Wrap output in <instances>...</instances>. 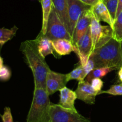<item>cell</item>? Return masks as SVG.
<instances>
[{
	"label": "cell",
	"instance_id": "9c48e42d",
	"mask_svg": "<svg viewBox=\"0 0 122 122\" xmlns=\"http://www.w3.org/2000/svg\"><path fill=\"white\" fill-rule=\"evenodd\" d=\"M67 74H61L50 70L46 78V90L49 95L54 94L66 87L67 83Z\"/></svg>",
	"mask_w": 122,
	"mask_h": 122
},
{
	"label": "cell",
	"instance_id": "30bf717a",
	"mask_svg": "<svg viewBox=\"0 0 122 122\" xmlns=\"http://www.w3.org/2000/svg\"><path fill=\"white\" fill-rule=\"evenodd\" d=\"M93 17H94V15L92 11L91 7L83 12L79 19L74 31L72 37V43L73 44H76L82 38V36L86 32L88 28L90 27Z\"/></svg>",
	"mask_w": 122,
	"mask_h": 122
},
{
	"label": "cell",
	"instance_id": "e0dca14e",
	"mask_svg": "<svg viewBox=\"0 0 122 122\" xmlns=\"http://www.w3.org/2000/svg\"><path fill=\"white\" fill-rule=\"evenodd\" d=\"M41 3L42 10V25L41 32L45 35L47 29L48 22L53 7V4L52 0H41Z\"/></svg>",
	"mask_w": 122,
	"mask_h": 122
},
{
	"label": "cell",
	"instance_id": "7c38bea8",
	"mask_svg": "<svg viewBox=\"0 0 122 122\" xmlns=\"http://www.w3.org/2000/svg\"><path fill=\"white\" fill-rule=\"evenodd\" d=\"M91 9L97 20L99 22L103 21L107 23L113 29L114 20L102 0H98L95 4L91 6Z\"/></svg>",
	"mask_w": 122,
	"mask_h": 122
},
{
	"label": "cell",
	"instance_id": "52a82bcc",
	"mask_svg": "<svg viewBox=\"0 0 122 122\" xmlns=\"http://www.w3.org/2000/svg\"><path fill=\"white\" fill-rule=\"evenodd\" d=\"M74 45V52L78 56L81 65L84 67L92 53V41L90 27L79 41Z\"/></svg>",
	"mask_w": 122,
	"mask_h": 122
},
{
	"label": "cell",
	"instance_id": "7a4b0ae2",
	"mask_svg": "<svg viewBox=\"0 0 122 122\" xmlns=\"http://www.w3.org/2000/svg\"><path fill=\"white\" fill-rule=\"evenodd\" d=\"M95 68L111 67L119 69L122 66L121 43L112 38L106 44L92 51L90 56Z\"/></svg>",
	"mask_w": 122,
	"mask_h": 122
},
{
	"label": "cell",
	"instance_id": "4dcf8cb0",
	"mask_svg": "<svg viewBox=\"0 0 122 122\" xmlns=\"http://www.w3.org/2000/svg\"><path fill=\"white\" fill-rule=\"evenodd\" d=\"M3 63H4L3 59H2V57H1V56H0V68H1V67H2L4 66Z\"/></svg>",
	"mask_w": 122,
	"mask_h": 122
},
{
	"label": "cell",
	"instance_id": "4316f807",
	"mask_svg": "<svg viewBox=\"0 0 122 122\" xmlns=\"http://www.w3.org/2000/svg\"><path fill=\"white\" fill-rule=\"evenodd\" d=\"M3 122H13V116L10 107H5L4 108V114L1 116Z\"/></svg>",
	"mask_w": 122,
	"mask_h": 122
},
{
	"label": "cell",
	"instance_id": "d6986e66",
	"mask_svg": "<svg viewBox=\"0 0 122 122\" xmlns=\"http://www.w3.org/2000/svg\"><path fill=\"white\" fill-rule=\"evenodd\" d=\"M113 70H115V69L111 67H102V68H94L86 77V81L90 82L94 78H101L106 76L107 74Z\"/></svg>",
	"mask_w": 122,
	"mask_h": 122
},
{
	"label": "cell",
	"instance_id": "44dd1931",
	"mask_svg": "<svg viewBox=\"0 0 122 122\" xmlns=\"http://www.w3.org/2000/svg\"><path fill=\"white\" fill-rule=\"evenodd\" d=\"M67 78L68 81L71 80H76L79 82L84 81L85 77L83 73V66L80 65L79 67H76L73 70L71 71L70 72L67 74Z\"/></svg>",
	"mask_w": 122,
	"mask_h": 122
},
{
	"label": "cell",
	"instance_id": "83f0119b",
	"mask_svg": "<svg viewBox=\"0 0 122 122\" xmlns=\"http://www.w3.org/2000/svg\"><path fill=\"white\" fill-rule=\"evenodd\" d=\"M82 2H84L85 4L87 5H89V6H92L93 5L95 4L97 2L98 0H80Z\"/></svg>",
	"mask_w": 122,
	"mask_h": 122
},
{
	"label": "cell",
	"instance_id": "3957f363",
	"mask_svg": "<svg viewBox=\"0 0 122 122\" xmlns=\"http://www.w3.org/2000/svg\"><path fill=\"white\" fill-rule=\"evenodd\" d=\"M49 96L45 89L35 87L26 122H51Z\"/></svg>",
	"mask_w": 122,
	"mask_h": 122
},
{
	"label": "cell",
	"instance_id": "f546056e",
	"mask_svg": "<svg viewBox=\"0 0 122 122\" xmlns=\"http://www.w3.org/2000/svg\"><path fill=\"white\" fill-rule=\"evenodd\" d=\"M118 77H119V80L121 82H122V66L119 69V72H118Z\"/></svg>",
	"mask_w": 122,
	"mask_h": 122
},
{
	"label": "cell",
	"instance_id": "603a6c76",
	"mask_svg": "<svg viewBox=\"0 0 122 122\" xmlns=\"http://www.w3.org/2000/svg\"><path fill=\"white\" fill-rule=\"evenodd\" d=\"M102 93H107L108 94L113 96H122V84L113 85L109 89L107 90H101L98 93V94Z\"/></svg>",
	"mask_w": 122,
	"mask_h": 122
},
{
	"label": "cell",
	"instance_id": "5bb4252c",
	"mask_svg": "<svg viewBox=\"0 0 122 122\" xmlns=\"http://www.w3.org/2000/svg\"><path fill=\"white\" fill-rule=\"evenodd\" d=\"M35 39L38 50L40 55L43 57L45 58L49 55H53L56 56L54 52H56L52 45V40L49 39L41 32L37 36Z\"/></svg>",
	"mask_w": 122,
	"mask_h": 122
},
{
	"label": "cell",
	"instance_id": "6da1fadb",
	"mask_svg": "<svg viewBox=\"0 0 122 122\" xmlns=\"http://www.w3.org/2000/svg\"><path fill=\"white\" fill-rule=\"evenodd\" d=\"M27 65L31 69L34 78L35 87L46 89V78L50 69L38 50L35 39L27 40L21 43L20 46Z\"/></svg>",
	"mask_w": 122,
	"mask_h": 122
},
{
	"label": "cell",
	"instance_id": "1f68e13d",
	"mask_svg": "<svg viewBox=\"0 0 122 122\" xmlns=\"http://www.w3.org/2000/svg\"><path fill=\"white\" fill-rule=\"evenodd\" d=\"M121 49H122V41L121 42Z\"/></svg>",
	"mask_w": 122,
	"mask_h": 122
},
{
	"label": "cell",
	"instance_id": "ffe728a7",
	"mask_svg": "<svg viewBox=\"0 0 122 122\" xmlns=\"http://www.w3.org/2000/svg\"><path fill=\"white\" fill-rule=\"evenodd\" d=\"M113 31V38L121 43L122 41V11L116 18Z\"/></svg>",
	"mask_w": 122,
	"mask_h": 122
},
{
	"label": "cell",
	"instance_id": "7402d4cb",
	"mask_svg": "<svg viewBox=\"0 0 122 122\" xmlns=\"http://www.w3.org/2000/svg\"><path fill=\"white\" fill-rule=\"evenodd\" d=\"M102 1L109 11L111 16L114 22L116 18V13L118 4H119V0H102Z\"/></svg>",
	"mask_w": 122,
	"mask_h": 122
},
{
	"label": "cell",
	"instance_id": "2e32d148",
	"mask_svg": "<svg viewBox=\"0 0 122 122\" xmlns=\"http://www.w3.org/2000/svg\"><path fill=\"white\" fill-rule=\"evenodd\" d=\"M52 45L58 56H64L75 50V45L72 41L67 39H57L52 41Z\"/></svg>",
	"mask_w": 122,
	"mask_h": 122
},
{
	"label": "cell",
	"instance_id": "8fae6325",
	"mask_svg": "<svg viewBox=\"0 0 122 122\" xmlns=\"http://www.w3.org/2000/svg\"><path fill=\"white\" fill-rule=\"evenodd\" d=\"M75 92L77 95V99L90 105L95 104V98L98 94V92L92 87L90 83L85 80L78 83V86Z\"/></svg>",
	"mask_w": 122,
	"mask_h": 122
},
{
	"label": "cell",
	"instance_id": "ac0fdd59",
	"mask_svg": "<svg viewBox=\"0 0 122 122\" xmlns=\"http://www.w3.org/2000/svg\"><path fill=\"white\" fill-rule=\"evenodd\" d=\"M18 28L14 26L12 28H0V47H2L7 42L11 40L16 34Z\"/></svg>",
	"mask_w": 122,
	"mask_h": 122
},
{
	"label": "cell",
	"instance_id": "f1b7e54d",
	"mask_svg": "<svg viewBox=\"0 0 122 122\" xmlns=\"http://www.w3.org/2000/svg\"><path fill=\"white\" fill-rule=\"evenodd\" d=\"M122 11V0H119V4H118V7L117 10V13H116V17Z\"/></svg>",
	"mask_w": 122,
	"mask_h": 122
},
{
	"label": "cell",
	"instance_id": "5b68a950",
	"mask_svg": "<svg viewBox=\"0 0 122 122\" xmlns=\"http://www.w3.org/2000/svg\"><path fill=\"white\" fill-rule=\"evenodd\" d=\"M90 30L92 41V51L106 44L113 38V31L112 27L109 25L102 26L95 17L92 19Z\"/></svg>",
	"mask_w": 122,
	"mask_h": 122
},
{
	"label": "cell",
	"instance_id": "d4e9b609",
	"mask_svg": "<svg viewBox=\"0 0 122 122\" xmlns=\"http://www.w3.org/2000/svg\"><path fill=\"white\" fill-rule=\"evenodd\" d=\"M91 84L92 87L94 88V89L97 91L99 93L100 91L102 90V87H103L104 82L100 78H94L91 80Z\"/></svg>",
	"mask_w": 122,
	"mask_h": 122
},
{
	"label": "cell",
	"instance_id": "d6a6232c",
	"mask_svg": "<svg viewBox=\"0 0 122 122\" xmlns=\"http://www.w3.org/2000/svg\"><path fill=\"white\" fill-rule=\"evenodd\" d=\"M38 1H39V2H41V0H38Z\"/></svg>",
	"mask_w": 122,
	"mask_h": 122
},
{
	"label": "cell",
	"instance_id": "ba28073f",
	"mask_svg": "<svg viewBox=\"0 0 122 122\" xmlns=\"http://www.w3.org/2000/svg\"><path fill=\"white\" fill-rule=\"evenodd\" d=\"M69 19V33L71 38L79 19L83 12L91 8V6L85 4L80 0H67Z\"/></svg>",
	"mask_w": 122,
	"mask_h": 122
},
{
	"label": "cell",
	"instance_id": "8992f818",
	"mask_svg": "<svg viewBox=\"0 0 122 122\" xmlns=\"http://www.w3.org/2000/svg\"><path fill=\"white\" fill-rule=\"evenodd\" d=\"M51 122H91L77 111L63 108L59 104H51L50 106Z\"/></svg>",
	"mask_w": 122,
	"mask_h": 122
},
{
	"label": "cell",
	"instance_id": "484cf974",
	"mask_svg": "<svg viewBox=\"0 0 122 122\" xmlns=\"http://www.w3.org/2000/svg\"><path fill=\"white\" fill-rule=\"evenodd\" d=\"M95 68V65L92 60L89 57L88 62L83 67V73H84L85 77H86L88 74Z\"/></svg>",
	"mask_w": 122,
	"mask_h": 122
},
{
	"label": "cell",
	"instance_id": "cb8c5ba5",
	"mask_svg": "<svg viewBox=\"0 0 122 122\" xmlns=\"http://www.w3.org/2000/svg\"><path fill=\"white\" fill-rule=\"evenodd\" d=\"M11 77V71L7 66H4L0 68V80L3 81H8Z\"/></svg>",
	"mask_w": 122,
	"mask_h": 122
},
{
	"label": "cell",
	"instance_id": "9a60e30c",
	"mask_svg": "<svg viewBox=\"0 0 122 122\" xmlns=\"http://www.w3.org/2000/svg\"><path fill=\"white\" fill-rule=\"evenodd\" d=\"M53 7L69 32V19L67 0H52Z\"/></svg>",
	"mask_w": 122,
	"mask_h": 122
},
{
	"label": "cell",
	"instance_id": "4fadbf2b",
	"mask_svg": "<svg viewBox=\"0 0 122 122\" xmlns=\"http://www.w3.org/2000/svg\"><path fill=\"white\" fill-rule=\"evenodd\" d=\"M76 99L77 95L75 91H73L67 87L60 90V100L58 104L64 108L76 111L75 106V102Z\"/></svg>",
	"mask_w": 122,
	"mask_h": 122
},
{
	"label": "cell",
	"instance_id": "277c9868",
	"mask_svg": "<svg viewBox=\"0 0 122 122\" xmlns=\"http://www.w3.org/2000/svg\"><path fill=\"white\" fill-rule=\"evenodd\" d=\"M45 37L53 41L57 39H67L72 41V38L57 12L52 7L48 22Z\"/></svg>",
	"mask_w": 122,
	"mask_h": 122
}]
</instances>
